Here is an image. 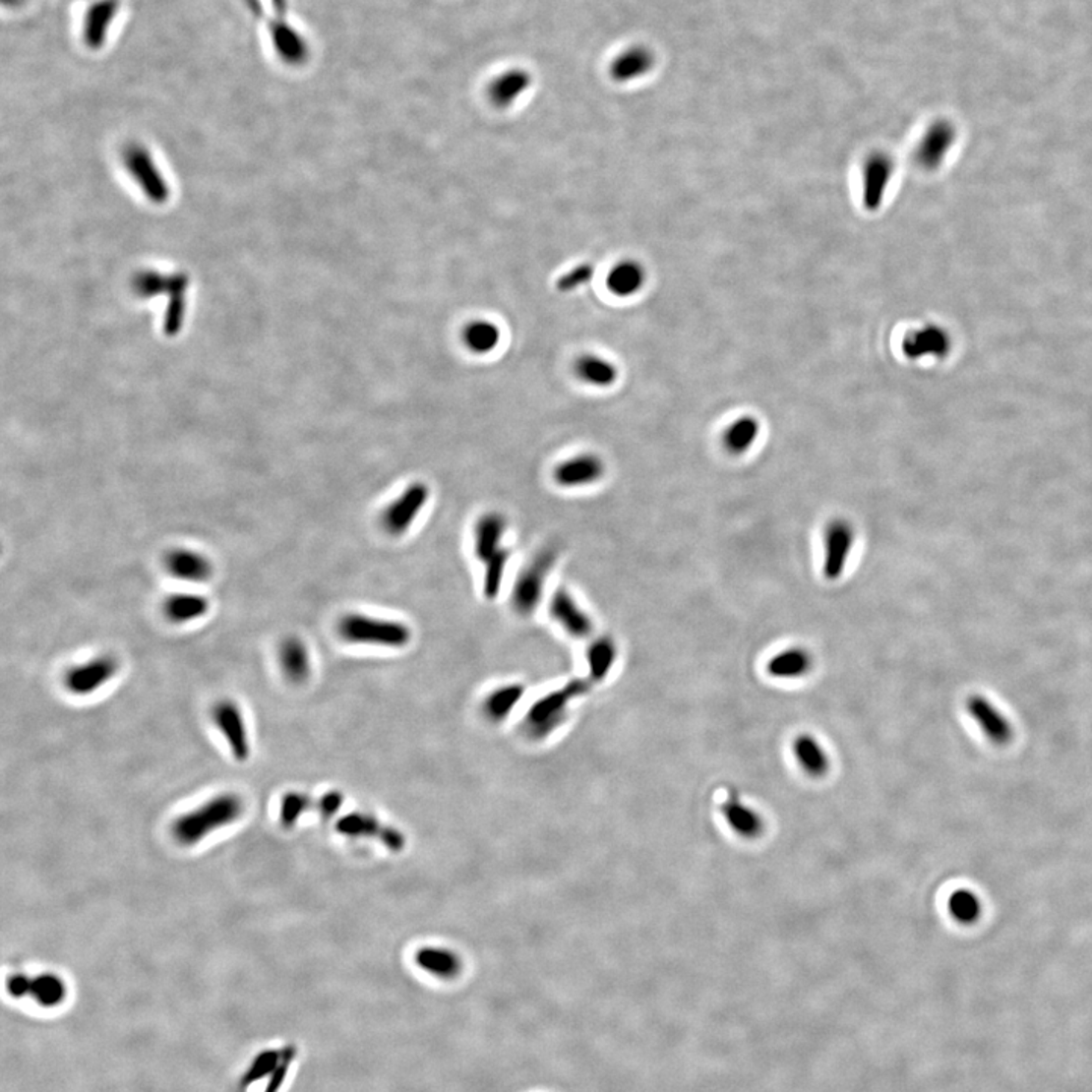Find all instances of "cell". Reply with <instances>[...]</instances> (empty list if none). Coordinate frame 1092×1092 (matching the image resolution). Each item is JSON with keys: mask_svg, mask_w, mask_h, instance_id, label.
I'll list each match as a JSON object with an SVG mask.
<instances>
[{"mask_svg": "<svg viewBox=\"0 0 1092 1092\" xmlns=\"http://www.w3.org/2000/svg\"><path fill=\"white\" fill-rule=\"evenodd\" d=\"M245 801L234 792H222L204 801L198 808L190 809L173 819L170 833L181 847H195L212 836L242 819Z\"/></svg>", "mask_w": 1092, "mask_h": 1092, "instance_id": "cell-1", "label": "cell"}, {"mask_svg": "<svg viewBox=\"0 0 1092 1092\" xmlns=\"http://www.w3.org/2000/svg\"><path fill=\"white\" fill-rule=\"evenodd\" d=\"M337 633L344 642L377 648L402 649L410 645L413 632L397 619L351 612L338 619Z\"/></svg>", "mask_w": 1092, "mask_h": 1092, "instance_id": "cell-2", "label": "cell"}, {"mask_svg": "<svg viewBox=\"0 0 1092 1092\" xmlns=\"http://www.w3.org/2000/svg\"><path fill=\"white\" fill-rule=\"evenodd\" d=\"M430 486L424 481H411L381 510L380 525L388 536L402 537L424 514L430 501Z\"/></svg>", "mask_w": 1092, "mask_h": 1092, "instance_id": "cell-3", "label": "cell"}, {"mask_svg": "<svg viewBox=\"0 0 1092 1092\" xmlns=\"http://www.w3.org/2000/svg\"><path fill=\"white\" fill-rule=\"evenodd\" d=\"M556 562V551L553 548H545L520 570L512 590V604L520 616H530L531 613L536 612L543 598L546 579L550 576Z\"/></svg>", "mask_w": 1092, "mask_h": 1092, "instance_id": "cell-4", "label": "cell"}, {"mask_svg": "<svg viewBox=\"0 0 1092 1092\" xmlns=\"http://www.w3.org/2000/svg\"><path fill=\"white\" fill-rule=\"evenodd\" d=\"M589 680H573L565 688L551 692L534 702L526 715V725L533 735L545 736L553 732L567 715L570 701L589 691Z\"/></svg>", "mask_w": 1092, "mask_h": 1092, "instance_id": "cell-5", "label": "cell"}, {"mask_svg": "<svg viewBox=\"0 0 1092 1092\" xmlns=\"http://www.w3.org/2000/svg\"><path fill=\"white\" fill-rule=\"evenodd\" d=\"M212 718L232 758L240 763L248 761L252 752L251 739L240 705L232 699H220L212 707Z\"/></svg>", "mask_w": 1092, "mask_h": 1092, "instance_id": "cell-6", "label": "cell"}, {"mask_svg": "<svg viewBox=\"0 0 1092 1092\" xmlns=\"http://www.w3.org/2000/svg\"><path fill=\"white\" fill-rule=\"evenodd\" d=\"M895 172V161L884 151H873L862 164V204L870 212H879L886 199Z\"/></svg>", "mask_w": 1092, "mask_h": 1092, "instance_id": "cell-7", "label": "cell"}, {"mask_svg": "<svg viewBox=\"0 0 1092 1092\" xmlns=\"http://www.w3.org/2000/svg\"><path fill=\"white\" fill-rule=\"evenodd\" d=\"M854 542H856V530L850 520L836 517L825 526L822 574L828 581H836L844 576Z\"/></svg>", "mask_w": 1092, "mask_h": 1092, "instance_id": "cell-8", "label": "cell"}, {"mask_svg": "<svg viewBox=\"0 0 1092 1092\" xmlns=\"http://www.w3.org/2000/svg\"><path fill=\"white\" fill-rule=\"evenodd\" d=\"M606 475V463L598 454L579 453L563 458L553 467L551 477L562 489H582L599 483Z\"/></svg>", "mask_w": 1092, "mask_h": 1092, "instance_id": "cell-9", "label": "cell"}, {"mask_svg": "<svg viewBox=\"0 0 1092 1092\" xmlns=\"http://www.w3.org/2000/svg\"><path fill=\"white\" fill-rule=\"evenodd\" d=\"M119 672L113 655H99L89 662L73 666L64 676V686L75 697H89L108 685Z\"/></svg>", "mask_w": 1092, "mask_h": 1092, "instance_id": "cell-10", "label": "cell"}, {"mask_svg": "<svg viewBox=\"0 0 1092 1092\" xmlns=\"http://www.w3.org/2000/svg\"><path fill=\"white\" fill-rule=\"evenodd\" d=\"M295 1058L296 1049L293 1046L265 1050L252 1060L251 1065L242 1076L240 1085L242 1088H248L252 1083L269 1077L265 1092H278Z\"/></svg>", "mask_w": 1092, "mask_h": 1092, "instance_id": "cell-11", "label": "cell"}, {"mask_svg": "<svg viewBox=\"0 0 1092 1092\" xmlns=\"http://www.w3.org/2000/svg\"><path fill=\"white\" fill-rule=\"evenodd\" d=\"M507 528L509 523L506 516L498 512H487L475 520L472 530L473 554L481 567L498 557L512 554L504 543Z\"/></svg>", "mask_w": 1092, "mask_h": 1092, "instance_id": "cell-12", "label": "cell"}, {"mask_svg": "<svg viewBox=\"0 0 1092 1092\" xmlns=\"http://www.w3.org/2000/svg\"><path fill=\"white\" fill-rule=\"evenodd\" d=\"M550 615L554 623L559 624L560 629L574 639H586L592 635V618L565 587H560L551 596Z\"/></svg>", "mask_w": 1092, "mask_h": 1092, "instance_id": "cell-13", "label": "cell"}, {"mask_svg": "<svg viewBox=\"0 0 1092 1092\" xmlns=\"http://www.w3.org/2000/svg\"><path fill=\"white\" fill-rule=\"evenodd\" d=\"M950 348V335L940 325H924L918 330H912L904 335L901 343V351L909 360L945 358Z\"/></svg>", "mask_w": 1092, "mask_h": 1092, "instance_id": "cell-14", "label": "cell"}, {"mask_svg": "<svg viewBox=\"0 0 1092 1092\" xmlns=\"http://www.w3.org/2000/svg\"><path fill=\"white\" fill-rule=\"evenodd\" d=\"M967 712L993 744L1006 745L1012 741V724L990 699L982 696L970 697L967 699Z\"/></svg>", "mask_w": 1092, "mask_h": 1092, "instance_id": "cell-15", "label": "cell"}, {"mask_svg": "<svg viewBox=\"0 0 1092 1092\" xmlns=\"http://www.w3.org/2000/svg\"><path fill=\"white\" fill-rule=\"evenodd\" d=\"M954 133L953 126L948 122L934 123L929 126V130L921 137L918 143L917 151H915V159L924 170H937L945 159L946 153L953 146Z\"/></svg>", "mask_w": 1092, "mask_h": 1092, "instance_id": "cell-16", "label": "cell"}, {"mask_svg": "<svg viewBox=\"0 0 1092 1092\" xmlns=\"http://www.w3.org/2000/svg\"><path fill=\"white\" fill-rule=\"evenodd\" d=\"M646 279L648 273L642 263L635 259H624L610 269L606 284L612 295L627 299L640 293L646 285Z\"/></svg>", "mask_w": 1092, "mask_h": 1092, "instance_id": "cell-17", "label": "cell"}, {"mask_svg": "<svg viewBox=\"0 0 1092 1092\" xmlns=\"http://www.w3.org/2000/svg\"><path fill=\"white\" fill-rule=\"evenodd\" d=\"M531 75L523 69H510L501 73L489 84L487 94L490 102L497 108H509L514 105L526 90L530 89Z\"/></svg>", "mask_w": 1092, "mask_h": 1092, "instance_id": "cell-18", "label": "cell"}, {"mask_svg": "<svg viewBox=\"0 0 1092 1092\" xmlns=\"http://www.w3.org/2000/svg\"><path fill=\"white\" fill-rule=\"evenodd\" d=\"M164 563L173 576L186 581H206L212 576V562L209 557L198 551L186 550V548L170 551Z\"/></svg>", "mask_w": 1092, "mask_h": 1092, "instance_id": "cell-19", "label": "cell"}, {"mask_svg": "<svg viewBox=\"0 0 1092 1092\" xmlns=\"http://www.w3.org/2000/svg\"><path fill=\"white\" fill-rule=\"evenodd\" d=\"M576 377L590 388L609 389L619 378L616 364L599 354H584L574 364Z\"/></svg>", "mask_w": 1092, "mask_h": 1092, "instance_id": "cell-20", "label": "cell"}, {"mask_svg": "<svg viewBox=\"0 0 1092 1092\" xmlns=\"http://www.w3.org/2000/svg\"><path fill=\"white\" fill-rule=\"evenodd\" d=\"M279 663L288 682L302 685L312 674V657L304 640L290 636L279 648Z\"/></svg>", "mask_w": 1092, "mask_h": 1092, "instance_id": "cell-21", "label": "cell"}, {"mask_svg": "<svg viewBox=\"0 0 1092 1092\" xmlns=\"http://www.w3.org/2000/svg\"><path fill=\"white\" fill-rule=\"evenodd\" d=\"M654 67V55L643 46H633L619 53L610 66V77L616 83H630L645 77Z\"/></svg>", "mask_w": 1092, "mask_h": 1092, "instance_id": "cell-22", "label": "cell"}, {"mask_svg": "<svg viewBox=\"0 0 1092 1092\" xmlns=\"http://www.w3.org/2000/svg\"><path fill=\"white\" fill-rule=\"evenodd\" d=\"M814 666V657L806 648L792 646L783 649L769 660L766 671L774 679L792 680L808 676Z\"/></svg>", "mask_w": 1092, "mask_h": 1092, "instance_id": "cell-23", "label": "cell"}, {"mask_svg": "<svg viewBox=\"0 0 1092 1092\" xmlns=\"http://www.w3.org/2000/svg\"><path fill=\"white\" fill-rule=\"evenodd\" d=\"M722 815L728 827L745 839H756L763 831V819L758 812L745 805L738 797H730L725 801Z\"/></svg>", "mask_w": 1092, "mask_h": 1092, "instance_id": "cell-24", "label": "cell"}, {"mask_svg": "<svg viewBox=\"0 0 1092 1092\" xmlns=\"http://www.w3.org/2000/svg\"><path fill=\"white\" fill-rule=\"evenodd\" d=\"M758 434H760V422L758 417L744 414L736 417L735 421L730 422V425L725 428L722 433V445L728 454L742 455L755 447Z\"/></svg>", "mask_w": 1092, "mask_h": 1092, "instance_id": "cell-25", "label": "cell"}, {"mask_svg": "<svg viewBox=\"0 0 1092 1092\" xmlns=\"http://www.w3.org/2000/svg\"><path fill=\"white\" fill-rule=\"evenodd\" d=\"M69 996L66 980L57 973H40L32 976L28 999L44 1009H55L64 1003Z\"/></svg>", "mask_w": 1092, "mask_h": 1092, "instance_id": "cell-26", "label": "cell"}, {"mask_svg": "<svg viewBox=\"0 0 1092 1092\" xmlns=\"http://www.w3.org/2000/svg\"><path fill=\"white\" fill-rule=\"evenodd\" d=\"M618 659V646L610 636H599L590 643L586 652L589 682L599 683L609 677Z\"/></svg>", "mask_w": 1092, "mask_h": 1092, "instance_id": "cell-27", "label": "cell"}, {"mask_svg": "<svg viewBox=\"0 0 1092 1092\" xmlns=\"http://www.w3.org/2000/svg\"><path fill=\"white\" fill-rule=\"evenodd\" d=\"M416 963L425 973L439 979H454L461 971V960L454 951L447 948L427 946L417 951Z\"/></svg>", "mask_w": 1092, "mask_h": 1092, "instance_id": "cell-28", "label": "cell"}, {"mask_svg": "<svg viewBox=\"0 0 1092 1092\" xmlns=\"http://www.w3.org/2000/svg\"><path fill=\"white\" fill-rule=\"evenodd\" d=\"M794 755L798 764L812 777H822L830 768L827 753L821 744L812 735H800L795 738Z\"/></svg>", "mask_w": 1092, "mask_h": 1092, "instance_id": "cell-29", "label": "cell"}, {"mask_svg": "<svg viewBox=\"0 0 1092 1092\" xmlns=\"http://www.w3.org/2000/svg\"><path fill=\"white\" fill-rule=\"evenodd\" d=\"M500 341V327L489 319H475L464 327L463 343L472 354H490L497 349Z\"/></svg>", "mask_w": 1092, "mask_h": 1092, "instance_id": "cell-30", "label": "cell"}, {"mask_svg": "<svg viewBox=\"0 0 1092 1092\" xmlns=\"http://www.w3.org/2000/svg\"><path fill=\"white\" fill-rule=\"evenodd\" d=\"M210 603L206 596L198 593H176L164 603L167 619L176 624L192 623L209 612Z\"/></svg>", "mask_w": 1092, "mask_h": 1092, "instance_id": "cell-31", "label": "cell"}, {"mask_svg": "<svg viewBox=\"0 0 1092 1092\" xmlns=\"http://www.w3.org/2000/svg\"><path fill=\"white\" fill-rule=\"evenodd\" d=\"M525 688L517 683L504 685L492 691L483 702L484 713L492 721H503L510 713L514 712L520 699L523 698Z\"/></svg>", "mask_w": 1092, "mask_h": 1092, "instance_id": "cell-32", "label": "cell"}, {"mask_svg": "<svg viewBox=\"0 0 1092 1092\" xmlns=\"http://www.w3.org/2000/svg\"><path fill=\"white\" fill-rule=\"evenodd\" d=\"M948 912L963 926H970L982 917V901L973 890L957 889L948 898Z\"/></svg>", "mask_w": 1092, "mask_h": 1092, "instance_id": "cell-33", "label": "cell"}, {"mask_svg": "<svg viewBox=\"0 0 1092 1092\" xmlns=\"http://www.w3.org/2000/svg\"><path fill=\"white\" fill-rule=\"evenodd\" d=\"M312 805L313 800L310 798V795L298 791L287 792V794L281 798V805H279L278 811V819L282 827H295L299 819L310 811Z\"/></svg>", "mask_w": 1092, "mask_h": 1092, "instance_id": "cell-34", "label": "cell"}, {"mask_svg": "<svg viewBox=\"0 0 1092 1092\" xmlns=\"http://www.w3.org/2000/svg\"><path fill=\"white\" fill-rule=\"evenodd\" d=\"M377 825L378 822L375 821V818H372L371 815H363L355 812V814H349L346 815V817L340 818L335 828H337L338 833L343 834V836L360 837L372 836V834L377 833Z\"/></svg>", "mask_w": 1092, "mask_h": 1092, "instance_id": "cell-35", "label": "cell"}, {"mask_svg": "<svg viewBox=\"0 0 1092 1092\" xmlns=\"http://www.w3.org/2000/svg\"><path fill=\"white\" fill-rule=\"evenodd\" d=\"M593 276H595V268L590 263H581V265L570 269L567 273H563L557 279V288L562 293H573L578 288L586 287L592 281Z\"/></svg>", "mask_w": 1092, "mask_h": 1092, "instance_id": "cell-36", "label": "cell"}, {"mask_svg": "<svg viewBox=\"0 0 1092 1092\" xmlns=\"http://www.w3.org/2000/svg\"><path fill=\"white\" fill-rule=\"evenodd\" d=\"M30 980H32V976H30V974H11L7 979V983H5L7 993L16 1000L27 999V997H30Z\"/></svg>", "mask_w": 1092, "mask_h": 1092, "instance_id": "cell-37", "label": "cell"}, {"mask_svg": "<svg viewBox=\"0 0 1092 1092\" xmlns=\"http://www.w3.org/2000/svg\"><path fill=\"white\" fill-rule=\"evenodd\" d=\"M341 805H343V795H341L340 792H327V794L318 801L319 814L324 818H333L337 814Z\"/></svg>", "mask_w": 1092, "mask_h": 1092, "instance_id": "cell-38", "label": "cell"}]
</instances>
